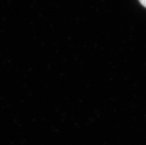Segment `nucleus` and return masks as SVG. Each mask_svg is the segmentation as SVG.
I'll list each match as a JSON object with an SVG mask.
<instances>
[{
  "instance_id": "obj_1",
  "label": "nucleus",
  "mask_w": 146,
  "mask_h": 145,
  "mask_svg": "<svg viewBox=\"0 0 146 145\" xmlns=\"http://www.w3.org/2000/svg\"><path fill=\"white\" fill-rule=\"evenodd\" d=\"M139 1L145 7H146V0H139Z\"/></svg>"
}]
</instances>
